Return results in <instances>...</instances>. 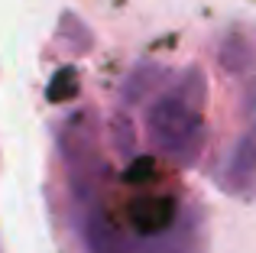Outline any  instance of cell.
<instances>
[{
	"label": "cell",
	"instance_id": "obj_1",
	"mask_svg": "<svg viewBox=\"0 0 256 253\" xmlns=\"http://www.w3.org/2000/svg\"><path fill=\"white\" fill-rule=\"evenodd\" d=\"M75 91H78V84H75V72H65V82H62V84L52 82V98H56V101H62V98H72Z\"/></svg>",
	"mask_w": 256,
	"mask_h": 253
}]
</instances>
